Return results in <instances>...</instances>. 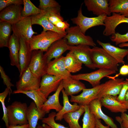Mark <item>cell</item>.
<instances>
[{"label": "cell", "mask_w": 128, "mask_h": 128, "mask_svg": "<svg viewBox=\"0 0 128 128\" xmlns=\"http://www.w3.org/2000/svg\"><path fill=\"white\" fill-rule=\"evenodd\" d=\"M0 22V47H8L11 36L12 25L5 22Z\"/></svg>", "instance_id": "cell-33"}, {"label": "cell", "mask_w": 128, "mask_h": 128, "mask_svg": "<svg viewBox=\"0 0 128 128\" xmlns=\"http://www.w3.org/2000/svg\"><path fill=\"white\" fill-rule=\"evenodd\" d=\"M116 71L104 69H100L89 73L72 75L73 78L79 80H83L88 82L93 87L100 84V81L103 78L114 74Z\"/></svg>", "instance_id": "cell-9"}, {"label": "cell", "mask_w": 128, "mask_h": 128, "mask_svg": "<svg viewBox=\"0 0 128 128\" xmlns=\"http://www.w3.org/2000/svg\"><path fill=\"white\" fill-rule=\"evenodd\" d=\"M63 98V106L61 110L56 113L55 120L61 121L63 119L64 115L68 113L73 112L78 110L80 106L76 103L71 104L69 101L68 96L63 89L62 90Z\"/></svg>", "instance_id": "cell-28"}, {"label": "cell", "mask_w": 128, "mask_h": 128, "mask_svg": "<svg viewBox=\"0 0 128 128\" xmlns=\"http://www.w3.org/2000/svg\"><path fill=\"white\" fill-rule=\"evenodd\" d=\"M64 60L67 69L70 73L79 72L82 68V64L70 51L64 56Z\"/></svg>", "instance_id": "cell-32"}, {"label": "cell", "mask_w": 128, "mask_h": 128, "mask_svg": "<svg viewBox=\"0 0 128 128\" xmlns=\"http://www.w3.org/2000/svg\"><path fill=\"white\" fill-rule=\"evenodd\" d=\"M13 93L14 94L22 93L25 94L33 100L37 109L40 111H42L41 107L47 100V98L39 89L25 91H18L16 90L14 91Z\"/></svg>", "instance_id": "cell-29"}, {"label": "cell", "mask_w": 128, "mask_h": 128, "mask_svg": "<svg viewBox=\"0 0 128 128\" xmlns=\"http://www.w3.org/2000/svg\"><path fill=\"white\" fill-rule=\"evenodd\" d=\"M90 46L86 45H69L68 50L72 52L78 60L82 64L90 69H95L92 63L91 55Z\"/></svg>", "instance_id": "cell-11"}, {"label": "cell", "mask_w": 128, "mask_h": 128, "mask_svg": "<svg viewBox=\"0 0 128 128\" xmlns=\"http://www.w3.org/2000/svg\"><path fill=\"white\" fill-rule=\"evenodd\" d=\"M39 8L45 11L47 9L60 6L59 3L54 0H40Z\"/></svg>", "instance_id": "cell-39"}, {"label": "cell", "mask_w": 128, "mask_h": 128, "mask_svg": "<svg viewBox=\"0 0 128 128\" xmlns=\"http://www.w3.org/2000/svg\"><path fill=\"white\" fill-rule=\"evenodd\" d=\"M82 3L78 12L77 17L71 19L73 23L78 26L81 32L85 34L87 31L92 27L99 26H105V20L107 16L105 14L98 16L89 17L83 15L82 10Z\"/></svg>", "instance_id": "cell-4"}, {"label": "cell", "mask_w": 128, "mask_h": 128, "mask_svg": "<svg viewBox=\"0 0 128 128\" xmlns=\"http://www.w3.org/2000/svg\"><path fill=\"white\" fill-rule=\"evenodd\" d=\"M63 79L61 77L46 74L41 77L39 89L47 98L50 94L56 91Z\"/></svg>", "instance_id": "cell-12"}, {"label": "cell", "mask_w": 128, "mask_h": 128, "mask_svg": "<svg viewBox=\"0 0 128 128\" xmlns=\"http://www.w3.org/2000/svg\"><path fill=\"white\" fill-rule=\"evenodd\" d=\"M48 64L43 51L39 50L32 51L28 68L35 76L41 78L47 74Z\"/></svg>", "instance_id": "cell-6"}, {"label": "cell", "mask_w": 128, "mask_h": 128, "mask_svg": "<svg viewBox=\"0 0 128 128\" xmlns=\"http://www.w3.org/2000/svg\"><path fill=\"white\" fill-rule=\"evenodd\" d=\"M85 112L84 106H80V108L78 110L65 114L63 119L68 124L69 128H82L78 121L80 118Z\"/></svg>", "instance_id": "cell-30"}, {"label": "cell", "mask_w": 128, "mask_h": 128, "mask_svg": "<svg viewBox=\"0 0 128 128\" xmlns=\"http://www.w3.org/2000/svg\"><path fill=\"white\" fill-rule=\"evenodd\" d=\"M20 49L19 59L20 71L19 76L28 68L32 55V51L29 43L23 38H19Z\"/></svg>", "instance_id": "cell-18"}, {"label": "cell", "mask_w": 128, "mask_h": 128, "mask_svg": "<svg viewBox=\"0 0 128 128\" xmlns=\"http://www.w3.org/2000/svg\"><path fill=\"white\" fill-rule=\"evenodd\" d=\"M84 3L87 10L97 16L103 14L111 16L109 0H85Z\"/></svg>", "instance_id": "cell-19"}, {"label": "cell", "mask_w": 128, "mask_h": 128, "mask_svg": "<svg viewBox=\"0 0 128 128\" xmlns=\"http://www.w3.org/2000/svg\"><path fill=\"white\" fill-rule=\"evenodd\" d=\"M65 36L53 31L43 30L40 34L33 35L29 43L32 51L39 50L46 52L53 43Z\"/></svg>", "instance_id": "cell-2"}, {"label": "cell", "mask_w": 128, "mask_h": 128, "mask_svg": "<svg viewBox=\"0 0 128 128\" xmlns=\"http://www.w3.org/2000/svg\"><path fill=\"white\" fill-rule=\"evenodd\" d=\"M0 72L1 77L3 80V82L8 89L9 91V97L10 94L12 93L11 87L14 85L11 82V80L9 76L6 74L3 68L0 65Z\"/></svg>", "instance_id": "cell-41"}, {"label": "cell", "mask_w": 128, "mask_h": 128, "mask_svg": "<svg viewBox=\"0 0 128 128\" xmlns=\"http://www.w3.org/2000/svg\"><path fill=\"white\" fill-rule=\"evenodd\" d=\"M94 128H100L97 125Z\"/></svg>", "instance_id": "cell-51"}, {"label": "cell", "mask_w": 128, "mask_h": 128, "mask_svg": "<svg viewBox=\"0 0 128 128\" xmlns=\"http://www.w3.org/2000/svg\"><path fill=\"white\" fill-rule=\"evenodd\" d=\"M128 75V65L124 64L120 68L119 73L116 74L114 76H107V77L110 79H113L116 78V77H118L119 75Z\"/></svg>", "instance_id": "cell-44"}, {"label": "cell", "mask_w": 128, "mask_h": 128, "mask_svg": "<svg viewBox=\"0 0 128 128\" xmlns=\"http://www.w3.org/2000/svg\"><path fill=\"white\" fill-rule=\"evenodd\" d=\"M84 106L85 112L82 120V128H94L96 125V119L90 112L89 106Z\"/></svg>", "instance_id": "cell-35"}, {"label": "cell", "mask_w": 128, "mask_h": 128, "mask_svg": "<svg viewBox=\"0 0 128 128\" xmlns=\"http://www.w3.org/2000/svg\"><path fill=\"white\" fill-rule=\"evenodd\" d=\"M37 128H51L50 127L48 126L47 124L43 123L42 125H38L37 127Z\"/></svg>", "instance_id": "cell-49"}, {"label": "cell", "mask_w": 128, "mask_h": 128, "mask_svg": "<svg viewBox=\"0 0 128 128\" xmlns=\"http://www.w3.org/2000/svg\"><path fill=\"white\" fill-rule=\"evenodd\" d=\"M102 85V84L92 88L84 89L79 95L71 96L70 101L76 103L80 106L88 105L92 101L98 98V95Z\"/></svg>", "instance_id": "cell-10"}, {"label": "cell", "mask_w": 128, "mask_h": 128, "mask_svg": "<svg viewBox=\"0 0 128 128\" xmlns=\"http://www.w3.org/2000/svg\"><path fill=\"white\" fill-rule=\"evenodd\" d=\"M117 96L106 95L100 99L102 106L114 113H124L127 111L124 105L117 99Z\"/></svg>", "instance_id": "cell-25"}, {"label": "cell", "mask_w": 128, "mask_h": 128, "mask_svg": "<svg viewBox=\"0 0 128 128\" xmlns=\"http://www.w3.org/2000/svg\"><path fill=\"white\" fill-rule=\"evenodd\" d=\"M128 90V79L126 78L124 81L122 87L117 97V100L123 105L125 101V95Z\"/></svg>", "instance_id": "cell-42"}, {"label": "cell", "mask_w": 128, "mask_h": 128, "mask_svg": "<svg viewBox=\"0 0 128 128\" xmlns=\"http://www.w3.org/2000/svg\"><path fill=\"white\" fill-rule=\"evenodd\" d=\"M91 55L96 68L118 71L119 63L103 48L95 46L91 48Z\"/></svg>", "instance_id": "cell-1"}, {"label": "cell", "mask_w": 128, "mask_h": 128, "mask_svg": "<svg viewBox=\"0 0 128 128\" xmlns=\"http://www.w3.org/2000/svg\"><path fill=\"white\" fill-rule=\"evenodd\" d=\"M62 82L63 89L68 96H73L86 88L85 85L80 80L71 77L63 79Z\"/></svg>", "instance_id": "cell-26"}, {"label": "cell", "mask_w": 128, "mask_h": 128, "mask_svg": "<svg viewBox=\"0 0 128 128\" xmlns=\"http://www.w3.org/2000/svg\"><path fill=\"white\" fill-rule=\"evenodd\" d=\"M28 124L23 125H9L8 128H28Z\"/></svg>", "instance_id": "cell-46"}, {"label": "cell", "mask_w": 128, "mask_h": 128, "mask_svg": "<svg viewBox=\"0 0 128 128\" xmlns=\"http://www.w3.org/2000/svg\"><path fill=\"white\" fill-rule=\"evenodd\" d=\"M63 89L61 81L56 91L53 95L48 97V99L42 105L41 110L43 112L46 114L49 113L51 110H54L57 112L61 110L63 106L59 102V96Z\"/></svg>", "instance_id": "cell-23"}, {"label": "cell", "mask_w": 128, "mask_h": 128, "mask_svg": "<svg viewBox=\"0 0 128 128\" xmlns=\"http://www.w3.org/2000/svg\"><path fill=\"white\" fill-rule=\"evenodd\" d=\"M96 41L118 63H125L124 58L128 55V49L121 48L113 46L109 42L104 43L98 40Z\"/></svg>", "instance_id": "cell-21"}, {"label": "cell", "mask_w": 128, "mask_h": 128, "mask_svg": "<svg viewBox=\"0 0 128 128\" xmlns=\"http://www.w3.org/2000/svg\"><path fill=\"white\" fill-rule=\"evenodd\" d=\"M19 77L16 83V90L25 91L39 89L41 78L35 76L28 68Z\"/></svg>", "instance_id": "cell-7"}, {"label": "cell", "mask_w": 128, "mask_h": 128, "mask_svg": "<svg viewBox=\"0 0 128 128\" xmlns=\"http://www.w3.org/2000/svg\"><path fill=\"white\" fill-rule=\"evenodd\" d=\"M69 45L65 37L53 43L44 54L48 63L52 59L62 56L63 53L69 50Z\"/></svg>", "instance_id": "cell-17"}, {"label": "cell", "mask_w": 128, "mask_h": 128, "mask_svg": "<svg viewBox=\"0 0 128 128\" xmlns=\"http://www.w3.org/2000/svg\"><path fill=\"white\" fill-rule=\"evenodd\" d=\"M123 78L111 79L103 83V85L98 95V98L100 99L107 95L117 96L119 94L124 83Z\"/></svg>", "instance_id": "cell-14"}, {"label": "cell", "mask_w": 128, "mask_h": 128, "mask_svg": "<svg viewBox=\"0 0 128 128\" xmlns=\"http://www.w3.org/2000/svg\"><path fill=\"white\" fill-rule=\"evenodd\" d=\"M119 46L120 48H122L124 47H128V43H125L119 44ZM127 59L128 60V55L127 56Z\"/></svg>", "instance_id": "cell-50"}, {"label": "cell", "mask_w": 128, "mask_h": 128, "mask_svg": "<svg viewBox=\"0 0 128 128\" xmlns=\"http://www.w3.org/2000/svg\"><path fill=\"white\" fill-rule=\"evenodd\" d=\"M111 41L116 45L128 42V32L125 34H122L119 32L116 33L110 37Z\"/></svg>", "instance_id": "cell-40"}, {"label": "cell", "mask_w": 128, "mask_h": 128, "mask_svg": "<svg viewBox=\"0 0 128 128\" xmlns=\"http://www.w3.org/2000/svg\"><path fill=\"white\" fill-rule=\"evenodd\" d=\"M64 57L62 55L50 61L48 64L47 74L61 77L63 79L71 77L72 75L65 67Z\"/></svg>", "instance_id": "cell-15"}, {"label": "cell", "mask_w": 128, "mask_h": 128, "mask_svg": "<svg viewBox=\"0 0 128 128\" xmlns=\"http://www.w3.org/2000/svg\"><path fill=\"white\" fill-rule=\"evenodd\" d=\"M90 112L96 119H101L107 126L111 128H119L114 123L113 119L105 114L101 109L102 105L100 99L97 98L92 101L88 105Z\"/></svg>", "instance_id": "cell-20"}, {"label": "cell", "mask_w": 128, "mask_h": 128, "mask_svg": "<svg viewBox=\"0 0 128 128\" xmlns=\"http://www.w3.org/2000/svg\"><path fill=\"white\" fill-rule=\"evenodd\" d=\"M126 109L128 110V90L127 91L125 95V101L124 104Z\"/></svg>", "instance_id": "cell-48"}, {"label": "cell", "mask_w": 128, "mask_h": 128, "mask_svg": "<svg viewBox=\"0 0 128 128\" xmlns=\"http://www.w3.org/2000/svg\"><path fill=\"white\" fill-rule=\"evenodd\" d=\"M23 4L22 0H0V11L6 7L13 5H21Z\"/></svg>", "instance_id": "cell-43"}, {"label": "cell", "mask_w": 128, "mask_h": 128, "mask_svg": "<svg viewBox=\"0 0 128 128\" xmlns=\"http://www.w3.org/2000/svg\"><path fill=\"white\" fill-rule=\"evenodd\" d=\"M21 5H13L8 6L0 11V22H4L12 25L22 19Z\"/></svg>", "instance_id": "cell-13"}, {"label": "cell", "mask_w": 128, "mask_h": 128, "mask_svg": "<svg viewBox=\"0 0 128 128\" xmlns=\"http://www.w3.org/2000/svg\"><path fill=\"white\" fill-rule=\"evenodd\" d=\"M23 7L22 10L21 14L23 18L45 12L37 7L30 0H23Z\"/></svg>", "instance_id": "cell-34"}, {"label": "cell", "mask_w": 128, "mask_h": 128, "mask_svg": "<svg viewBox=\"0 0 128 128\" xmlns=\"http://www.w3.org/2000/svg\"><path fill=\"white\" fill-rule=\"evenodd\" d=\"M109 3L111 13H119L128 17V0H109Z\"/></svg>", "instance_id": "cell-31"}, {"label": "cell", "mask_w": 128, "mask_h": 128, "mask_svg": "<svg viewBox=\"0 0 128 128\" xmlns=\"http://www.w3.org/2000/svg\"><path fill=\"white\" fill-rule=\"evenodd\" d=\"M9 94V91L7 87L3 92L0 93V101L2 104L3 113L2 119L4 122L6 128H8L9 125L8 118L7 108L5 105V100L6 97Z\"/></svg>", "instance_id": "cell-37"}, {"label": "cell", "mask_w": 128, "mask_h": 128, "mask_svg": "<svg viewBox=\"0 0 128 128\" xmlns=\"http://www.w3.org/2000/svg\"><path fill=\"white\" fill-rule=\"evenodd\" d=\"M56 113L52 112L49 114L47 117H44L41 120L42 122L49 126L51 128H69L56 122L55 121Z\"/></svg>", "instance_id": "cell-38"}, {"label": "cell", "mask_w": 128, "mask_h": 128, "mask_svg": "<svg viewBox=\"0 0 128 128\" xmlns=\"http://www.w3.org/2000/svg\"><path fill=\"white\" fill-rule=\"evenodd\" d=\"M32 25L30 16L24 18L12 25V31L13 33L19 39L22 38L29 43L33 35L37 33L33 30Z\"/></svg>", "instance_id": "cell-8"}, {"label": "cell", "mask_w": 128, "mask_h": 128, "mask_svg": "<svg viewBox=\"0 0 128 128\" xmlns=\"http://www.w3.org/2000/svg\"><path fill=\"white\" fill-rule=\"evenodd\" d=\"M96 125L100 128H110V127L108 126L104 125L101 123V120L96 119Z\"/></svg>", "instance_id": "cell-47"}, {"label": "cell", "mask_w": 128, "mask_h": 128, "mask_svg": "<svg viewBox=\"0 0 128 128\" xmlns=\"http://www.w3.org/2000/svg\"><path fill=\"white\" fill-rule=\"evenodd\" d=\"M11 65L15 66L20 71L19 55L20 49V39L13 33L11 35L8 45Z\"/></svg>", "instance_id": "cell-22"}, {"label": "cell", "mask_w": 128, "mask_h": 128, "mask_svg": "<svg viewBox=\"0 0 128 128\" xmlns=\"http://www.w3.org/2000/svg\"><path fill=\"white\" fill-rule=\"evenodd\" d=\"M30 17L32 25H39L42 27L43 31H52L66 36V32H63L60 31L49 21L45 11L44 12Z\"/></svg>", "instance_id": "cell-24"}, {"label": "cell", "mask_w": 128, "mask_h": 128, "mask_svg": "<svg viewBox=\"0 0 128 128\" xmlns=\"http://www.w3.org/2000/svg\"><path fill=\"white\" fill-rule=\"evenodd\" d=\"M105 28L103 32L104 35L111 36L115 32L117 27L122 23H128V17L120 14L112 13L110 16H107L104 22Z\"/></svg>", "instance_id": "cell-16"}, {"label": "cell", "mask_w": 128, "mask_h": 128, "mask_svg": "<svg viewBox=\"0 0 128 128\" xmlns=\"http://www.w3.org/2000/svg\"><path fill=\"white\" fill-rule=\"evenodd\" d=\"M121 121L119 123L121 128H128V114L125 112L121 113Z\"/></svg>", "instance_id": "cell-45"}, {"label": "cell", "mask_w": 128, "mask_h": 128, "mask_svg": "<svg viewBox=\"0 0 128 128\" xmlns=\"http://www.w3.org/2000/svg\"><path fill=\"white\" fill-rule=\"evenodd\" d=\"M60 6L50 8L45 10L48 19L54 26L59 22L64 21L63 18L60 14Z\"/></svg>", "instance_id": "cell-36"}, {"label": "cell", "mask_w": 128, "mask_h": 128, "mask_svg": "<svg viewBox=\"0 0 128 128\" xmlns=\"http://www.w3.org/2000/svg\"><path fill=\"white\" fill-rule=\"evenodd\" d=\"M66 31L67 34L65 37L69 45H83L93 47L96 46V44L92 38L82 33L78 26L76 25L70 27Z\"/></svg>", "instance_id": "cell-5"}, {"label": "cell", "mask_w": 128, "mask_h": 128, "mask_svg": "<svg viewBox=\"0 0 128 128\" xmlns=\"http://www.w3.org/2000/svg\"><path fill=\"white\" fill-rule=\"evenodd\" d=\"M46 114L39 111L34 101L28 107L27 116L29 125L28 128H37L38 120L43 118Z\"/></svg>", "instance_id": "cell-27"}, {"label": "cell", "mask_w": 128, "mask_h": 128, "mask_svg": "<svg viewBox=\"0 0 128 128\" xmlns=\"http://www.w3.org/2000/svg\"><path fill=\"white\" fill-rule=\"evenodd\" d=\"M28 107L25 103L15 101L7 107L9 125H23L28 124L27 116Z\"/></svg>", "instance_id": "cell-3"}]
</instances>
